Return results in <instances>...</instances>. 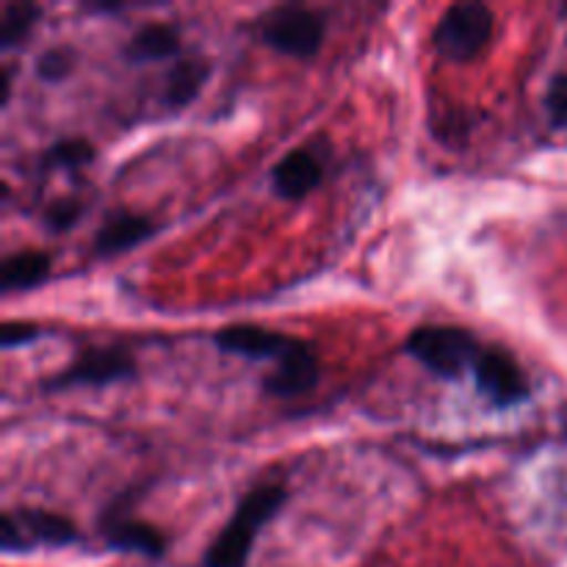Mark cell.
<instances>
[{"label":"cell","mask_w":567,"mask_h":567,"mask_svg":"<svg viewBox=\"0 0 567 567\" xmlns=\"http://www.w3.org/2000/svg\"><path fill=\"white\" fill-rule=\"evenodd\" d=\"M282 502H286V487L280 485H260L247 493L236 507V515L227 520L214 546L208 548L205 567H247L258 529L275 518Z\"/></svg>","instance_id":"obj_1"},{"label":"cell","mask_w":567,"mask_h":567,"mask_svg":"<svg viewBox=\"0 0 567 567\" xmlns=\"http://www.w3.org/2000/svg\"><path fill=\"white\" fill-rule=\"evenodd\" d=\"M404 347L424 369L443 380H457L468 365L474 369L482 352L480 341L463 327H419Z\"/></svg>","instance_id":"obj_2"},{"label":"cell","mask_w":567,"mask_h":567,"mask_svg":"<svg viewBox=\"0 0 567 567\" xmlns=\"http://www.w3.org/2000/svg\"><path fill=\"white\" fill-rule=\"evenodd\" d=\"M493 11L485 3H454L443 11L435 28V48L443 59L463 61L476 59L493 39Z\"/></svg>","instance_id":"obj_3"},{"label":"cell","mask_w":567,"mask_h":567,"mask_svg":"<svg viewBox=\"0 0 567 567\" xmlns=\"http://www.w3.org/2000/svg\"><path fill=\"white\" fill-rule=\"evenodd\" d=\"M260 37L277 53L310 59L324 42V20L302 6H280L260 20Z\"/></svg>","instance_id":"obj_4"},{"label":"cell","mask_w":567,"mask_h":567,"mask_svg":"<svg viewBox=\"0 0 567 567\" xmlns=\"http://www.w3.org/2000/svg\"><path fill=\"white\" fill-rule=\"evenodd\" d=\"M136 374V363L125 349L105 347V349H89L72 365L44 382L48 391H64V388H100L111 385V382H125Z\"/></svg>","instance_id":"obj_5"},{"label":"cell","mask_w":567,"mask_h":567,"mask_svg":"<svg viewBox=\"0 0 567 567\" xmlns=\"http://www.w3.org/2000/svg\"><path fill=\"white\" fill-rule=\"evenodd\" d=\"M474 380L482 396L496 408H513L529 396L524 371L504 349H482L474 363Z\"/></svg>","instance_id":"obj_6"},{"label":"cell","mask_w":567,"mask_h":567,"mask_svg":"<svg viewBox=\"0 0 567 567\" xmlns=\"http://www.w3.org/2000/svg\"><path fill=\"white\" fill-rule=\"evenodd\" d=\"M316 382H319V358H316L310 343L297 338V343L277 360L275 371L266 377L264 388L271 396L291 399L299 393H308Z\"/></svg>","instance_id":"obj_7"},{"label":"cell","mask_w":567,"mask_h":567,"mask_svg":"<svg viewBox=\"0 0 567 567\" xmlns=\"http://www.w3.org/2000/svg\"><path fill=\"white\" fill-rule=\"evenodd\" d=\"M214 343L227 354H241L249 360H275L277 363L297 343V338L255 324H233L216 332Z\"/></svg>","instance_id":"obj_8"},{"label":"cell","mask_w":567,"mask_h":567,"mask_svg":"<svg viewBox=\"0 0 567 567\" xmlns=\"http://www.w3.org/2000/svg\"><path fill=\"white\" fill-rule=\"evenodd\" d=\"M321 177H324V164L319 155L308 147L291 150L280 164L271 169V183L275 192L282 199H302L308 197L313 188H319Z\"/></svg>","instance_id":"obj_9"},{"label":"cell","mask_w":567,"mask_h":567,"mask_svg":"<svg viewBox=\"0 0 567 567\" xmlns=\"http://www.w3.org/2000/svg\"><path fill=\"white\" fill-rule=\"evenodd\" d=\"M153 233L155 225L147 216L116 214L97 230V236H94V249H97V255H120L138 247V244H142L144 238L153 236Z\"/></svg>","instance_id":"obj_10"},{"label":"cell","mask_w":567,"mask_h":567,"mask_svg":"<svg viewBox=\"0 0 567 567\" xmlns=\"http://www.w3.org/2000/svg\"><path fill=\"white\" fill-rule=\"evenodd\" d=\"M14 515L17 526H20L22 537L28 546L33 543H44V546H66L78 537L75 524L59 513H48V509H20Z\"/></svg>","instance_id":"obj_11"},{"label":"cell","mask_w":567,"mask_h":567,"mask_svg":"<svg viewBox=\"0 0 567 567\" xmlns=\"http://www.w3.org/2000/svg\"><path fill=\"white\" fill-rule=\"evenodd\" d=\"M48 275L50 255L39 252V249H22V252L9 255V258L0 264V288H3L6 293L28 291V288L39 286Z\"/></svg>","instance_id":"obj_12"},{"label":"cell","mask_w":567,"mask_h":567,"mask_svg":"<svg viewBox=\"0 0 567 567\" xmlns=\"http://www.w3.org/2000/svg\"><path fill=\"white\" fill-rule=\"evenodd\" d=\"M210 75V64L199 55H192V59H181L166 75V86H164V100L166 105L172 109H183V105L192 103L194 97L199 94L203 83L208 81Z\"/></svg>","instance_id":"obj_13"},{"label":"cell","mask_w":567,"mask_h":567,"mask_svg":"<svg viewBox=\"0 0 567 567\" xmlns=\"http://www.w3.org/2000/svg\"><path fill=\"white\" fill-rule=\"evenodd\" d=\"M105 540L116 551L144 554V557H161L166 551V537L155 526L142 520H120L105 529Z\"/></svg>","instance_id":"obj_14"},{"label":"cell","mask_w":567,"mask_h":567,"mask_svg":"<svg viewBox=\"0 0 567 567\" xmlns=\"http://www.w3.org/2000/svg\"><path fill=\"white\" fill-rule=\"evenodd\" d=\"M181 50V37L172 25L164 22H150L138 28L136 37L127 42V59L133 61H161L172 59Z\"/></svg>","instance_id":"obj_15"},{"label":"cell","mask_w":567,"mask_h":567,"mask_svg":"<svg viewBox=\"0 0 567 567\" xmlns=\"http://www.w3.org/2000/svg\"><path fill=\"white\" fill-rule=\"evenodd\" d=\"M42 9L37 3H9L3 9V22H0V44L6 50L14 48L17 42L31 33L33 22L39 20Z\"/></svg>","instance_id":"obj_16"},{"label":"cell","mask_w":567,"mask_h":567,"mask_svg":"<svg viewBox=\"0 0 567 567\" xmlns=\"http://www.w3.org/2000/svg\"><path fill=\"white\" fill-rule=\"evenodd\" d=\"M92 158L94 147L83 138H64L44 153V164L55 166V169H81V166L92 164Z\"/></svg>","instance_id":"obj_17"},{"label":"cell","mask_w":567,"mask_h":567,"mask_svg":"<svg viewBox=\"0 0 567 567\" xmlns=\"http://www.w3.org/2000/svg\"><path fill=\"white\" fill-rule=\"evenodd\" d=\"M81 214H83L81 199L61 197L55 199V203H50L48 210H44V227L53 233H64L70 230V227H75V221L81 219Z\"/></svg>","instance_id":"obj_18"},{"label":"cell","mask_w":567,"mask_h":567,"mask_svg":"<svg viewBox=\"0 0 567 567\" xmlns=\"http://www.w3.org/2000/svg\"><path fill=\"white\" fill-rule=\"evenodd\" d=\"M72 70V55L66 53L64 48H50L44 50L42 55L37 59V75L42 78V81H61V78H66V72Z\"/></svg>","instance_id":"obj_19"},{"label":"cell","mask_w":567,"mask_h":567,"mask_svg":"<svg viewBox=\"0 0 567 567\" xmlns=\"http://www.w3.org/2000/svg\"><path fill=\"white\" fill-rule=\"evenodd\" d=\"M546 111H548V120H551L554 127L567 131V72L554 78L551 86H548Z\"/></svg>","instance_id":"obj_20"},{"label":"cell","mask_w":567,"mask_h":567,"mask_svg":"<svg viewBox=\"0 0 567 567\" xmlns=\"http://www.w3.org/2000/svg\"><path fill=\"white\" fill-rule=\"evenodd\" d=\"M39 336H42V330L37 324H28V321H6L0 327V343H3V349L22 347V343L37 341Z\"/></svg>","instance_id":"obj_21"},{"label":"cell","mask_w":567,"mask_h":567,"mask_svg":"<svg viewBox=\"0 0 567 567\" xmlns=\"http://www.w3.org/2000/svg\"><path fill=\"white\" fill-rule=\"evenodd\" d=\"M0 89H3V97H0V103H9V94H11V66L6 64L3 66V78H0Z\"/></svg>","instance_id":"obj_22"}]
</instances>
